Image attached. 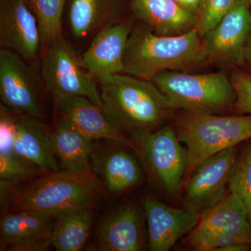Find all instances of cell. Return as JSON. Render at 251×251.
<instances>
[{"label": "cell", "instance_id": "obj_1", "mask_svg": "<svg viewBox=\"0 0 251 251\" xmlns=\"http://www.w3.org/2000/svg\"><path fill=\"white\" fill-rule=\"evenodd\" d=\"M208 62L197 28L176 36L159 35L143 22L133 26L124 54V73L151 80L167 71L188 72Z\"/></svg>", "mask_w": 251, "mask_h": 251}, {"label": "cell", "instance_id": "obj_2", "mask_svg": "<svg viewBox=\"0 0 251 251\" xmlns=\"http://www.w3.org/2000/svg\"><path fill=\"white\" fill-rule=\"evenodd\" d=\"M100 93L104 112L128 136L133 132L158 129L176 112L152 81L125 73L100 84Z\"/></svg>", "mask_w": 251, "mask_h": 251}, {"label": "cell", "instance_id": "obj_3", "mask_svg": "<svg viewBox=\"0 0 251 251\" xmlns=\"http://www.w3.org/2000/svg\"><path fill=\"white\" fill-rule=\"evenodd\" d=\"M171 120L178 139L187 149L189 165L185 181L204 160L251 139L249 115L176 110Z\"/></svg>", "mask_w": 251, "mask_h": 251}, {"label": "cell", "instance_id": "obj_4", "mask_svg": "<svg viewBox=\"0 0 251 251\" xmlns=\"http://www.w3.org/2000/svg\"><path fill=\"white\" fill-rule=\"evenodd\" d=\"M102 194V186L92 171H57L41 175L15 199V210L34 209L55 217L93 207Z\"/></svg>", "mask_w": 251, "mask_h": 251}, {"label": "cell", "instance_id": "obj_5", "mask_svg": "<svg viewBox=\"0 0 251 251\" xmlns=\"http://www.w3.org/2000/svg\"><path fill=\"white\" fill-rule=\"evenodd\" d=\"M151 81L176 110L223 114L234 110L236 93L230 75L225 72L195 74L167 71Z\"/></svg>", "mask_w": 251, "mask_h": 251}, {"label": "cell", "instance_id": "obj_6", "mask_svg": "<svg viewBox=\"0 0 251 251\" xmlns=\"http://www.w3.org/2000/svg\"><path fill=\"white\" fill-rule=\"evenodd\" d=\"M128 136L156 184L172 197L181 195L189 158L171 124L153 131L133 132Z\"/></svg>", "mask_w": 251, "mask_h": 251}, {"label": "cell", "instance_id": "obj_7", "mask_svg": "<svg viewBox=\"0 0 251 251\" xmlns=\"http://www.w3.org/2000/svg\"><path fill=\"white\" fill-rule=\"evenodd\" d=\"M40 74L54 99L79 96L103 106L97 81L81 65L72 46L61 36L46 46L40 59Z\"/></svg>", "mask_w": 251, "mask_h": 251}, {"label": "cell", "instance_id": "obj_8", "mask_svg": "<svg viewBox=\"0 0 251 251\" xmlns=\"http://www.w3.org/2000/svg\"><path fill=\"white\" fill-rule=\"evenodd\" d=\"M41 74L21 56L9 50L0 51L1 105L16 115L42 120Z\"/></svg>", "mask_w": 251, "mask_h": 251}, {"label": "cell", "instance_id": "obj_9", "mask_svg": "<svg viewBox=\"0 0 251 251\" xmlns=\"http://www.w3.org/2000/svg\"><path fill=\"white\" fill-rule=\"evenodd\" d=\"M237 147L227 149L204 160L185 181L181 195L184 206L201 216L224 198L238 158Z\"/></svg>", "mask_w": 251, "mask_h": 251}, {"label": "cell", "instance_id": "obj_10", "mask_svg": "<svg viewBox=\"0 0 251 251\" xmlns=\"http://www.w3.org/2000/svg\"><path fill=\"white\" fill-rule=\"evenodd\" d=\"M251 32V8L241 0L203 36L208 62L242 67L244 47Z\"/></svg>", "mask_w": 251, "mask_h": 251}, {"label": "cell", "instance_id": "obj_11", "mask_svg": "<svg viewBox=\"0 0 251 251\" xmlns=\"http://www.w3.org/2000/svg\"><path fill=\"white\" fill-rule=\"evenodd\" d=\"M251 240V223L245 206L231 192L201 216L199 222L184 240L193 251H203L208 242L221 236Z\"/></svg>", "mask_w": 251, "mask_h": 251}, {"label": "cell", "instance_id": "obj_12", "mask_svg": "<svg viewBox=\"0 0 251 251\" xmlns=\"http://www.w3.org/2000/svg\"><path fill=\"white\" fill-rule=\"evenodd\" d=\"M42 37L39 21L29 0H1L0 46L28 62L36 60Z\"/></svg>", "mask_w": 251, "mask_h": 251}, {"label": "cell", "instance_id": "obj_13", "mask_svg": "<svg viewBox=\"0 0 251 251\" xmlns=\"http://www.w3.org/2000/svg\"><path fill=\"white\" fill-rule=\"evenodd\" d=\"M133 23L118 21L105 26L94 36L80 57L82 67L102 84L124 73V54Z\"/></svg>", "mask_w": 251, "mask_h": 251}, {"label": "cell", "instance_id": "obj_14", "mask_svg": "<svg viewBox=\"0 0 251 251\" xmlns=\"http://www.w3.org/2000/svg\"><path fill=\"white\" fill-rule=\"evenodd\" d=\"M144 211L148 227L149 249L168 251L196 227L201 214L193 208L167 205L153 196L144 200Z\"/></svg>", "mask_w": 251, "mask_h": 251}, {"label": "cell", "instance_id": "obj_15", "mask_svg": "<svg viewBox=\"0 0 251 251\" xmlns=\"http://www.w3.org/2000/svg\"><path fill=\"white\" fill-rule=\"evenodd\" d=\"M57 115L93 140H105L135 150L130 137L117 128L101 107L86 97L69 96L54 99Z\"/></svg>", "mask_w": 251, "mask_h": 251}, {"label": "cell", "instance_id": "obj_16", "mask_svg": "<svg viewBox=\"0 0 251 251\" xmlns=\"http://www.w3.org/2000/svg\"><path fill=\"white\" fill-rule=\"evenodd\" d=\"M14 150L45 174L59 171L50 132L40 119L17 115Z\"/></svg>", "mask_w": 251, "mask_h": 251}, {"label": "cell", "instance_id": "obj_17", "mask_svg": "<svg viewBox=\"0 0 251 251\" xmlns=\"http://www.w3.org/2000/svg\"><path fill=\"white\" fill-rule=\"evenodd\" d=\"M97 238L102 251L141 250V218L136 206L124 204L109 213L99 224Z\"/></svg>", "mask_w": 251, "mask_h": 251}, {"label": "cell", "instance_id": "obj_18", "mask_svg": "<svg viewBox=\"0 0 251 251\" xmlns=\"http://www.w3.org/2000/svg\"><path fill=\"white\" fill-rule=\"evenodd\" d=\"M135 17L156 34L176 36L197 27L198 16L175 0H131Z\"/></svg>", "mask_w": 251, "mask_h": 251}, {"label": "cell", "instance_id": "obj_19", "mask_svg": "<svg viewBox=\"0 0 251 251\" xmlns=\"http://www.w3.org/2000/svg\"><path fill=\"white\" fill-rule=\"evenodd\" d=\"M50 136L54 154L62 171L74 173L92 171L90 160L94 151L93 140L59 115Z\"/></svg>", "mask_w": 251, "mask_h": 251}, {"label": "cell", "instance_id": "obj_20", "mask_svg": "<svg viewBox=\"0 0 251 251\" xmlns=\"http://www.w3.org/2000/svg\"><path fill=\"white\" fill-rule=\"evenodd\" d=\"M96 173H99L108 191L121 193L141 184L145 175L134 155L121 149L92 153Z\"/></svg>", "mask_w": 251, "mask_h": 251}, {"label": "cell", "instance_id": "obj_21", "mask_svg": "<svg viewBox=\"0 0 251 251\" xmlns=\"http://www.w3.org/2000/svg\"><path fill=\"white\" fill-rule=\"evenodd\" d=\"M121 0H71L68 21L73 35L85 39L120 21Z\"/></svg>", "mask_w": 251, "mask_h": 251}, {"label": "cell", "instance_id": "obj_22", "mask_svg": "<svg viewBox=\"0 0 251 251\" xmlns=\"http://www.w3.org/2000/svg\"><path fill=\"white\" fill-rule=\"evenodd\" d=\"M92 208L64 213L54 217L51 244L57 251H79L85 247L93 220Z\"/></svg>", "mask_w": 251, "mask_h": 251}, {"label": "cell", "instance_id": "obj_23", "mask_svg": "<svg viewBox=\"0 0 251 251\" xmlns=\"http://www.w3.org/2000/svg\"><path fill=\"white\" fill-rule=\"evenodd\" d=\"M54 218L34 209L9 213L0 222L1 251L27 238L52 230Z\"/></svg>", "mask_w": 251, "mask_h": 251}, {"label": "cell", "instance_id": "obj_24", "mask_svg": "<svg viewBox=\"0 0 251 251\" xmlns=\"http://www.w3.org/2000/svg\"><path fill=\"white\" fill-rule=\"evenodd\" d=\"M29 1L39 21L42 44L47 46L62 36V15L67 0Z\"/></svg>", "mask_w": 251, "mask_h": 251}, {"label": "cell", "instance_id": "obj_25", "mask_svg": "<svg viewBox=\"0 0 251 251\" xmlns=\"http://www.w3.org/2000/svg\"><path fill=\"white\" fill-rule=\"evenodd\" d=\"M229 191L237 196L245 206L251 223V139L244 143L238 155L229 180Z\"/></svg>", "mask_w": 251, "mask_h": 251}, {"label": "cell", "instance_id": "obj_26", "mask_svg": "<svg viewBox=\"0 0 251 251\" xmlns=\"http://www.w3.org/2000/svg\"><path fill=\"white\" fill-rule=\"evenodd\" d=\"M241 0H201L198 9L197 29L203 37Z\"/></svg>", "mask_w": 251, "mask_h": 251}, {"label": "cell", "instance_id": "obj_27", "mask_svg": "<svg viewBox=\"0 0 251 251\" xmlns=\"http://www.w3.org/2000/svg\"><path fill=\"white\" fill-rule=\"evenodd\" d=\"M37 167L14 152L0 153V178L5 181H17L43 175Z\"/></svg>", "mask_w": 251, "mask_h": 251}, {"label": "cell", "instance_id": "obj_28", "mask_svg": "<svg viewBox=\"0 0 251 251\" xmlns=\"http://www.w3.org/2000/svg\"><path fill=\"white\" fill-rule=\"evenodd\" d=\"M229 75L236 93L234 111L238 115H251V74L234 67Z\"/></svg>", "mask_w": 251, "mask_h": 251}, {"label": "cell", "instance_id": "obj_29", "mask_svg": "<svg viewBox=\"0 0 251 251\" xmlns=\"http://www.w3.org/2000/svg\"><path fill=\"white\" fill-rule=\"evenodd\" d=\"M16 116L9 109L1 105L0 112V153L14 152V141L16 134Z\"/></svg>", "mask_w": 251, "mask_h": 251}, {"label": "cell", "instance_id": "obj_30", "mask_svg": "<svg viewBox=\"0 0 251 251\" xmlns=\"http://www.w3.org/2000/svg\"><path fill=\"white\" fill-rule=\"evenodd\" d=\"M51 232H52V230L27 238V239L10 246L6 250L10 251H44L48 250L49 247L52 246Z\"/></svg>", "mask_w": 251, "mask_h": 251}, {"label": "cell", "instance_id": "obj_31", "mask_svg": "<svg viewBox=\"0 0 251 251\" xmlns=\"http://www.w3.org/2000/svg\"><path fill=\"white\" fill-rule=\"evenodd\" d=\"M176 2L182 6L185 9L187 10L191 14L197 16L198 9L201 0H175Z\"/></svg>", "mask_w": 251, "mask_h": 251}, {"label": "cell", "instance_id": "obj_32", "mask_svg": "<svg viewBox=\"0 0 251 251\" xmlns=\"http://www.w3.org/2000/svg\"><path fill=\"white\" fill-rule=\"evenodd\" d=\"M242 67L247 68L248 71L251 72V32L248 37L244 47Z\"/></svg>", "mask_w": 251, "mask_h": 251}, {"label": "cell", "instance_id": "obj_33", "mask_svg": "<svg viewBox=\"0 0 251 251\" xmlns=\"http://www.w3.org/2000/svg\"><path fill=\"white\" fill-rule=\"evenodd\" d=\"M243 2L247 5L249 7H251V0H242Z\"/></svg>", "mask_w": 251, "mask_h": 251}, {"label": "cell", "instance_id": "obj_34", "mask_svg": "<svg viewBox=\"0 0 251 251\" xmlns=\"http://www.w3.org/2000/svg\"></svg>", "mask_w": 251, "mask_h": 251}]
</instances>
